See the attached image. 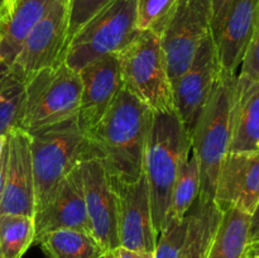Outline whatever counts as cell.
Returning a JSON list of instances; mask_svg holds the SVG:
<instances>
[{"label":"cell","mask_w":259,"mask_h":258,"mask_svg":"<svg viewBox=\"0 0 259 258\" xmlns=\"http://www.w3.org/2000/svg\"><path fill=\"white\" fill-rule=\"evenodd\" d=\"M139 33L137 0H114L71 38L62 60L80 72L93 61L119 53Z\"/></svg>","instance_id":"52a82bcc"},{"label":"cell","mask_w":259,"mask_h":258,"mask_svg":"<svg viewBox=\"0 0 259 258\" xmlns=\"http://www.w3.org/2000/svg\"><path fill=\"white\" fill-rule=\"evenodd\" d=\"M214 202L223 212L237 209L252 217L259 204V151L227 154L218 176Z\"/></svg>","instance_id":"9a60e30c"},{"label":"cell","mask_w":259,"mask_h":258,"mask_svg":"<svg viewBox=\"0 0 259 258\" xmlns=\"http://www.w3.org/2000/svg\"><path fill=\"white\" fill-rule=\"evenodd\" d=\"M177 0H137V28L139 32H157Z\"/></svg>","instance_id":"4316f807"},{"label":"cell","mask_w":259,"mask_h":258,"mask_svg":"<svg viewBox=\"0 0 259 258\" xmlns=\"http://www.w3.org/2000/svg\"><path fill=\"white\" fill-rule=\"evenodd\" d=\"M240 68H242L240 70L242 75L259 80V5L252 39H250L249 47H248Z\"/></svg>","instance_id":"f1b7e54d"},{"label":"cell","mask_w":259,"mask_h":258,"mask_svg":"<svg viewBox=\"0 0 259 258\" xmlns=\"http://www.w3.org/2000/svg\"><path fill=\"white\" fill-rule=\"evenodd\" d=\"M70 0H55L34 25L10 67L27 82L32 76L62 61L68 42Z\"/></svg>","instance_id":"9c48e42d"},{"label":"cell","mask_w":259,"mask_h":258,"mask_svg":"<svg viewBox=\"0 0 259 258\" xmlns=\"http://www.w3.org/2000/svg\"><path fill=\"white\" fill-rule=\"evenodd\" d=\"M259 151V80L237 75L229 152Z\"/></svg>","instance_id":"ac0fdd59"},{"label":"cell","mask_w":259,"mask_h":258,"mask_svg":"<svg viewBox=\"0 0 259 258\" xmlns=\"http://www.w3.org/2000/svg\"><path fill=\"white\" fill-rule=\"evenodd\" d=\"M7 134H3V136H0V157H2L3 153H4L5 144H7Z\"/></svg>","instance_id":"d590c367"},{"label":"cell","mask_w":259,"mask_h":258,"mask_svg":"<svg viewBox=\"0 0 259 258\" xmlns=\"http://www.w3.org/2000/svg\"><path fill=\"white\" fill-rule=\"evenodd\" d=\"M252 242H259V232L257 233V234L254 235V237H252V238H250V239H249V242H248V243H252Z\"/></svg>","instance_id":"8d00e7d4"},{"label":"cell","mask_w":259,"mask_h":258,"mask_svg":"<svg viewBox=\"0 0 259 258\" xmlns=\"http://www.w3.org/2000/svg\"><path fill=\"white\" fill-rule=\"evenodd\" d=\"M232 2L233 0H209L210 15H211V35L214 39L219 33L223 20L227 15Z\"/></svg>","instance_id":"f546056e"},{"label":"cell","mask_w":259,"mask_h":258,"mask_svg":"<svg viewBox=\"0 0 259 258\" xmlns=\"http://www.w3.org/2000/svg\"><path fill=\"white\" fill-rule=\"evenodd\" d=\"M46 258H103L104 248L91 233L60 229L46 233L35 240Z\"/></svg>","instance_id":"44dd1931"},{"label":"cell","mask_w":259,"mask_h":258,"mask_svg":"<svg viewBox=\"0 0 259 258\" xmlns=\"http://www.w3.org/2000/svg\"><path fill=\"white\" fill-rule=\"evenodd\" d=\"M81 96L78 72L60 61L25 82V101L19 128L28 134L77 118Z\"/></svg>","instance_id":"5b68a950"},{"label":"cell","mask_w":259,"mask_h":258,"mask_svg":"<svg viewBox=\"0 0 259 258\" xmlns=\"http://www.w3.org/2000/svg\"><path fill=\"white\" fill-rule=\"evenodd\" d=\"M24 101V78L12 67L0 65V136L19 128Z\"/></svg>","instance_id":"603a6c76"},{"label":"cell","mask_w":259,"mask_h":258,"mask_svg":"<svg viewBox=\"0 0 259 258\" xmlns=\"http://www.w3.org/2000/svg\"><path fill=\"white\" fill-rule=\"evenodd\" d=\"M214 201H202L199 197L189 211V230L182 250L177 258H205L222 220Z\"/></svg>","instance_id":"ffe728a7"},{"label":"cell","mask_w":259,"mask_h":258,"mask_svg":"<svg viewBox=\"0 0 259 258\" xmlns=\"http://www.w3.org/2000/svg\"><path fill=\"white\" fill-rule=\"evenodd\" d=\"M244 258H259V242L248 243L245 248Z\"/></svg>","instance_id":"e575fe53"},{"label":"cell","mask_w":259,"mask_h":258,"mask_svg":"<svg viewBox=\"0 0 259 258\" xmlns=\"http://www.w3.org/2000/svg\"><path fill=\"white\" fill-rule=\"evenodd\" d=\"M116 56L124 89L153 113L175 110L166 57L154 30L141 32Z\"/></svg>","instance_id":"8992f818"},{"label":"cell","mask_w":259,"mask_h":258,"mask_svg":"<svg viewBox=\"0 0 259 258\" xmlns=\"http://www.w3.org/2000/svg\"><path fill=\"white\" fill-rule=\"evenodd\" d=\"M259 0H233L214 39L220 71L237 75L249 47Z\"/></svg>","instance_id":"e0dca14e"},{"label":"cell","mask_w":259,"mask_h":258,"mask_svg":"<svg viewBox=\"0 0 259 258\" xmlns=\"http://www.w3.org/2000/svg\"><path fill=\"white\" fill-rule=\"evenodd\" d=\"M237 75L220 72L217 86L191 134V152L200 166L202 201H214L218 176L232 139V110Z\"/></svg>","instance_id":"3957f363"},{"label":"cell","mask_w":259,"mask_h":258,"mask_svg":"<svg viewBox=\"0 0 259 258\" xmlns=\"http://www.w3.org/2000/svg\"><path fill=\"white\" fill-rule=\"evenodd\" d=\"M13 0H0V23H4L7 20L8 15L10 13Z\"/></svg>","instance_id":"836d02e7"},{"label":"cell","mask_w":259,"mask_h":258,"mask_svg":"<svg viewBox=\"0 0 259 258\" xmlns=\"http://www.w3.org/2000/svg\"><path fill=\"white\" fill-rule=\"evenodd\" d=\"M259 232V204L257 209L254 210V212L250 217V232H249V239L252 237H254L255 234Z\"/></svg>","instance_id":"d6a6232c"},{"label":"cell","mask_w":259,"mask_h":258,"mask_svg":"<svg viewBox=\"0 0 259 258\" xmlns=\"http://www.w3.org/2000/svg\"><path fill=\"white\" fill-rule=\"evenodd\" d=\"M55 0H13L10 13L0 23V65L10 67L34 25Z\"/></svg>","instance_id":"d6986e66"},{"label":"cell","mask_w":259,"mask_h":258,"mask_svg":"<svg viewBox=\"0 0 259 258\" xmlns=\"http://www.w3.org/2000/svg\"><path fill=\"white\" fill-rule=\"evenodd\" d=\"M220 72L214 38L209 34L200 45L189 68L172 81L174 109L190 138L217 86Z\"/></svg>","instance_id":"30bf717a"},{"label":"cell","mask_w":259,"mask_h":258,"mask_svg":"<svg viewBox=\"0 0 259 258\" xmlns=\"http://www.w3.org/2000/svg\"><path fill=\"white\" fill-rule=\"evenodd\" d=\"M190 152L191 138L176 111L153 113L144 151L143 172L148 182L157 237L167 225L172 189Z\"/></svg>","instance_id":"7a4b0ae2"},{"label":"cell","mask_w":259,"mask_h":258,"mask_svg":"<svg viewBox=\"0 0 259 258\" xmlns=\"http://www.w3.org/2000/svg\"><path fill=\"white\" fill-rule=\"evenodd\" d=\"M5 168H7V144H5L4 153H3V156L0 157V202H2L3 191H4Z\"/></svg>","instance_id":"1f68e13d"},{"label":"cell","mask_w":259,"mask_h":258,"mask_svg":"<svg viewBox=\"0 0 259 258\" xmlns=\"http://www.w3.org/2000/svg\"><path fill=\"white\" fill-rule=\"evenodd\" d=\"M199 192L200 166L196 156L191 152L175 181L167 223L171 220H184L199 197Z\"/></svg>","instance_id":"d4e9b609"},{"label":"cell","mask_w":259,"mask_h":258,"mask_svg":"<svg viewBox=\"0 0 259 258\" xmlns=\"http://www.w3.org/2000/svg\"><path fill=\"white\" fill-rule=\"evenodd\" d=\"M80 171L91 233L106 252L120 245L116 190L110 175L99 159H83L80 162Z\"/></svg>","instance_id":"8fae6325"},{"label":"cell","mask_w":259,"mask_h":258,"mask_svg":"<svg viewBox=\"0 0 259 258\" xmlns=\"http://www.w3.org/2000/svg\"><path fill=\"white\" fill-rule=\"evenodd\" d=\"M152 119L153 111L123 88L89 133V157L99 159L113 181H137L143 172Z\"/></svg>","instance_id":"6da1fadb"},{"label":"cell","mask_w":259,"mask_h":258,"mask_svg":"<svg viewBox=\"0 0 259 258\" xmlns=\"http://www.w3.org/2000/svg\"><path fill=\"white\" fill-rule=\"evenodd\" d=\"M113 182L118 195L120 245L129 249L154 252L157 233L152 218L151 195L146 175L142 172L139 179L133 182Z\"/></svg>","instance_id":"7c38bea8"},{"label":"cell","mask_w":259,"mask_h":258,"mask_svg":"<svg viewBox=\"0 0 259 258\" xmlns=\"http://www.w3.org/2000/svg\"><path fill=\"white\" fill-rule=\"evenodd\" d=\"M189 214L184 220H171L157 237L153 258H177L182 250L189 230Z\"/></svg>","instance_id":"484cf974"},{"label":"cell","mask_w":259,"mask_h":258,"mask_svg":"<svg viewBox=\"0 0 259 258\" xmlns=\"http://www.w3.org/2000/svg\"><path fill=\"white\" fill-rule=\"evenodd\" d=\"M35 238L60 229H76L91 233L86 210L80 163L58 184L47 204L34 212ZM93 234V233H91Z\"/></svg>","instance_id":"2e32d148"},{"label":"cell","mask_w":259,"mask_h":258,"mask_svg":"<svg viewBox=\"0 0 259 258\" xmlns=\"http://www.w3.org/2000/svg\"><path fill=\"white\" fill-rule=\"evenodd\" d=\"M111 2L114 0H70L68 42L91 18L95 17Z\"/></svg>","instance_id":"83f0119b"},{"label":"cell","mask_w":259,"mask_h":258,"mask_svg":"<svg viewBox=\"0 0 259 258\" xmlns=\"http://www.w3.org/2000/svg\"><path fill=\"white\" fill-rule=\"evenodd\" d=\"M250 215L237 209L223 212L205 258H244L249 242Z\"/></svg>","instance_id":"7402d4cb"},{"label":"cell","mask_w":259,"mask_h":258,"mask_svg":"<svg viewBox=\"0 0 259 258\" xmlns=\"http://www.w3.org/2000/svg\"><path fill=\"white\" fill-rule=\"evenodd\" d=\"M78 75L81 78V96L77 124L88 137L124 88L118 56L109 55L93 61Z\"/></svg>","instance_id":"4fadbf2b"},{"label":"cell","mask_w":259,"mask_h":258,"mask_svg":"<svg viewBox=\"0 0 259 258\" xmlns=\"http://www.w3.org/2000/svg\"><path fill=\"white\" fill-rule=\"evenodd\" d=\"M34 218L0 214V258H22L34 244Z\"/></svg>","instance_id":"cb8c5ba5"},{"label":"cell","mask_w":259,"mask_h":258,"mask_svg":"<svg viewBox=\"0 0 259 258\" xmlns=\"http://www.w3.org/2000/svg\"><path fill=\"white\" fill-rule=\"evenodd\" d=\"M156 33L172 82L189 68L202 40L211 34L209 0H177Z\"/></svg>","instance_id":"ba28073f"},{"label":"cell","mask_w":259,"mask_h":258,"mask_svg":"<svg viewBox=\"0 0 259 258\" xmlns=\"http://www.w3.org/2000/svg\"><path fill=\"white\" fill-rule=\"evenodd\" d=\"M103 258H153V252L129 249L123 245H118L113 249L106 250Z\"/></svg>","instance_id":"4dcf8cb0"},{"label":"cell","mask_w":259,"mask_h":258,"mask_svg":"<svg viewBox=\"0 0 259 258\" xmlns=\"http://www.w3.org/2000/svg\"><path fill=\"white\" fill-rule=\"evenodd\" d=\"M30 136L35 211L42 209L61 181L89 157L88 137L77 118L40 129Z\"/></svg>","instance_id":"277c9868"},{"label":"cell","mask_w":259,"mask_h":258,"mask_svg":"<svg viewBox=\"0 0 259 258\" xmlns=\"http://www.w3.org/2000/svg\"><path fill=\"white\" fill-rule=\"evenodd\" d=\"M35 194L30 136L20 128L7 134V168L0 214L34 217Z\"/></svg>","instance_id":"5bb4252c"}]
</instances>
